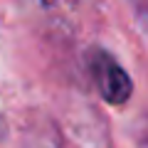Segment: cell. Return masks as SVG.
Segmentation results:
<instances>
[{
	"label": "cell",
	"mask_w": 148,
	"mask_h": 148,
	"mask_svg": "<svg viewBox=\"0 0 148 148\" xmlns=\"http://www.w3.org/2000/svg\"><path fill=\"white\" fill-rule=\"evenodd\" d=\"M89 72L91 79L96 84V91L101 94V99L111 106H123L131 99L133 82L128 77V72L104 49H94L89 57Z\"/></svg>",
	"instance_id": "6da1fadb"
}]
</instances>
